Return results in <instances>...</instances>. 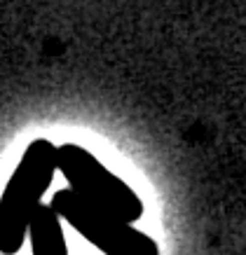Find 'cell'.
Returning a JSON list of instances; mask_svg holds the SVG:
<instances>
[{
  "mask_svg": "<svg viewBox=\"0 0 246 255\" xmlns=\"http://www.w3.org/2000/svg\"><path fill=\"white\" fill-rule=\"evenodd\" d=\"M28 241H31L33 255H68L61 218L54 213L49 204L38 206L28 225Z\"/></svg>",
  "mask_w": 246,
  "mask_h": 255,
  "instance_id": "277c9868",
  "label": "cell"
},
{
  "mask_svg": "<svg viewBox=\"0 0 246 255\" xmlns=\"http://www.w3.org/2000/svg\"><path fill=\"white\" fill-rule=\"evenodd\" d=\"M56 171L66 178L68 190L85 201L108 211L124 223H136L143 216V201L122 178L108 171L96 157L77 143L56 145Z\"/></svg>",
  "mask_w": 246,
  "mask_h": 255,
  "instance_id": "7a4b0ae2",
  "label": "cell"
},
{
  "mask_svg": "<svg viewBox=\"0 0 246 255\" xmlns=\"http://www.w3.org/2000/svg\"><path fill=\"white\" fill-rule=\"evenodd\" d=\"M56 173V145L35 138L23 150L0 194V253L16 255L28 239V225Z\"/></svg>",
  "mask_w": 246,
  "mask_h": 255,
  "instance_id": "6da1fadb",
  "label": "cell"
},
{
  "mask_svg": "<svg viewBox=\"0 0 246 255\" xmlns=\"http://www.w3.org/2000/svg\"><path fill=\"white\" fill-rule=\"evenodd\" d=\"M49 206L103 255H160V246L153 237L85 201L73 190L54 192Z\"/></svg>",
  "mask_w": 246,
  "mask_h": 255,
  "instance_id": "3957f363",
  "label": "cell"
}]
</instances>
